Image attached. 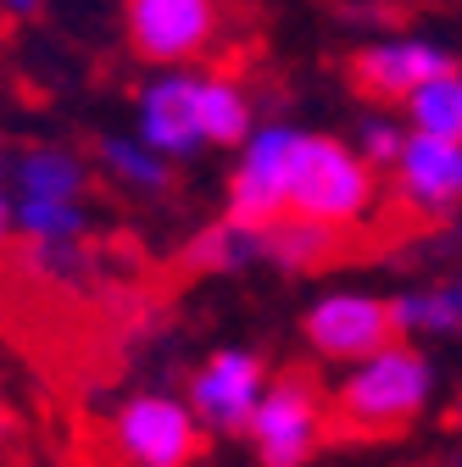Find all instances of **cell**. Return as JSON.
Listing matches in <instances>:
<instances>
[{"mask_svg": "<svg viewBox=\"0 0 462 467\" xmlns=\"http://www.w3.org/2000/svg\"><path fill=\"white\" fill-rule=\"evenodd\" d=\"M435 400V362L424 345L395 339L373 357L352 362L329 384V440H395L407 434Z\"/></svg>", "mask_w": 462, "mask_h": 467, "instance_id": "cell-1", "label": "cell"}, {"mask_svg": "<svg viewBox=\"0 0 462 467\" xmlns=\"http://www.w3.org/2000/svg\"><path fill=\"white\" fill-rule=\"evenodd\" d=\"M373 206H379V172L357 156V145L307 129L290 167V212L352 240L373 217Z\"/></svg>", "mask_w": 462, "mask_h": 467, "instance_id": "cell-2", "label": "cell"}, {"mask_svg": "<svg viewBox=\"0 0 462 467\" xmlns=\"http://www.w3.org/2000/svg\"><path fill=\"white\" fill-rule=\"evenodd\" d=\"M246 440L262 467H307L329 440V389L301 368H284L278 379H268Z\"/></svg>", "mask_w": 462, "mask_h": 467, "instance_id": "cell-3", "label": "cell"}, {"mask_svg": "<svg viewBox=\"0 0 462 467\" xmlns=\"http://www.w3.org/2000/svg\"><path fill=\"white\" fill-rule=\"evenodd\" d=\"M106 445L123 467H195L206 451V429L190 412V400H173L162 389H140L111 412Z\"/></svg>", "mask_w": 462, "mask_h": 467, "instance_id": "cell-4", "label": "cell"}, {"mask_svg": "<svg viewBox=\"0 0 462 467\" xmlns=\"http://www.w3.org/2000/svg\"><path fill=\"white\" fill-rule=\"evenodd\" d=\"M301 134L307 129H296V123H257V134L235 156V172H228V195H223L228 217L268 228L290 212V167H296Z\"/></svg>", "mask_w": 462, "mask_h": 467, "instance_id": "cell-5", "label": "cell"}, {"mask_svg": "<svg viewBox=\"0 0 462 467\" xmlns=\"http://www.w3.org/2000/svg\"><path fill=\"white\" fill-rule=\"evenodd\" d=\"M301 339L318 362H362L373 350L395 345V317H390V301L384 296H368V289H329L318 296L301 317Z\"/></svg>", "mask_w": 462, "mask_h": 467, "instance_id": "cell-6", "label": "cell"}, {"mask_svg": "<svg viewBox=\"0 0 462 467\" xmlns=\"http://www.w3.org/2000/svg\"><path fill=\"white\" fill-rule=\"evenodd\" d=\"M123 28L134 56L156 67H190L223 34L217 0H123Z\"/></svg>", "mask_w": 462, "mask_h": 467, "instance_id": "cell-7", "label": "cell"}, {"mask_svg": "<svg viewBox=\"0 0 462 467\" xmlns=\"http://www.w3.org/2000/svg\"><path fill=\"white\" fill-rule=\"evenodd\" d=\"M262 395H268V362L246 345L212 350L190 373V412L201 418V429H217V434H246Z\"/></svg>", "mask_w": 462, "mask_h": 467, "instance_id": "cell-8", "label": "cell"}, {"mask_svg": "<svg viewBox=\"0 0 462 467\" xmlns=\"http://www.w3.org/2000/svg\"><path fill=\"white\" fill-rule=\"evenodd\" d=\"M134 134L162 156V161H190L206 150L201 129V67H162L140 89V123Z\"/></svg>", "mask_w": 462, "mask_h": 467, "instance_id": "cell-9", "label": "cell"}, {"mask_svg": "<svg viewBox=\"0 0 462 467\" xmlns=\"http://www.w3.org/2000/svg\"><path fill=\"white\" fill-rule=\"evenodd\" d=\"M457 67V56L446 50V45H435V39H424V34H384V39H373V45H362L357 56H352V84L368 95V100H384V106H407L429 78H440V73H451Z\"/></svg>", "mask_w": 462, "mask_h": 467, "instance_id": "cell-10", "label": "cell"}, {"mask_svg": "<svg viewBox=\"0 0 462 467\" xmlns=\"http://www.w3.org/2000/svg\"><path fill=\"white\" fill-rule=\"evenodd\" d=\"M390 190L413 217L462 212V145L435 140V134H407V145L390 167Z\"/></svg>", "mask_w": 462, "mask_h": 467, "instance_id": "cell-11", "label": "cell"}, {"mask_svg": "<svg viewBox=\"0 0 462 467\" xmlns=\"http://www.w3.org/2000/svg\"><path fill=\"white\" fill-rule=\"evenodd\" d=\"M95 267H100V256L84 240H23V251H17V273L68 301L95 296V278H100Z\"/></svg>", "mask_w": 462, "mask_h": 467, "instance_id": "cell-12", "label": "cell"}, {"mask_svg": "<svg viewBox=\"0 0 462 467\" xmlns=\"http://www.w3.org/2000/svg\"><path fill=\"white\" fill-rule=\"evenodd\" d=\"M345 251H352V240L323 223H307L296 212H284L278 223L262 228V262L278 267V273H318L329 262H340Z\"/></svg>", "mask_w": 462, "mask_h": 467, "instance_id": "cell-13", "label": "cell"}, {"mask_svg": "<svg viewBox=\"0 0 462 467\" xmlns=\"http://www.w3.org/2000/svg\"><path fill=\"white\" fill-rule=\"evenodd\" d=\"M179 267L184 273H246V267H262V228H251V223L223 212V217L201 223L184 240Z\"/></svg>", "mask_w": 462, "mask_h": 467, "instance_id": "cell-14", "label": "cell"}, {"mask_svg": "<svg viewBox=\"0 0 462 467\" xmlns=\"http://www.w3.org/2000/svg\"><path fill=\"white\" fill-rule=\"evenodd\" d=\"M390 317H395V334L401 339H446V334H462V273L440 278V284H413L390 296Z\"/></svg>", "mask_w": 462, "mask_h": 467, "instance_id": "cell-15", "label": "cell"}, {"mask_svg": "<svg viewBox=\"0 0 462 467\" xmlns=\"http://www.w3.org/2000/svg\"><path fill=\"white\" fill-rule=\"evenodd\" d=\"M89 190V161L68 145H34L12 161V195L34 201H84Z\"/></svg>", "mask_w": 462, "mask_h": 467, "instance_id": "cell-16", "label": "cell"}, {"mask_svg": "<svg viewBox=\"0 0 462 467\" xmlns=\"http://www.w3.org/2000/svg\"><path fill=\"white\" fill-rule=\"evenodd\" d=\"M201 129H206V150H240L257 134V100L246 95L240 78L228 73H201Z\"/></svg>", "mask_w": 462, "mask_h": 467, "instance_id": "cell-17", "label": "cell"}, {"mask_svg": "<svg viewBox=\"0 0 462 467\" xmlns=\"http://www.w3.org/2000/svg\"><path fill=\"white\" fill-rule=\"evenodd\" d=\"M95 161L106 167V179H118L123 190H140V195H162L173 184V161H162L140 134H100Z\"/></svg>", "mask_w": 462, "mask_h": 467, "instance_id": "cell-18", "label": "cell"}, {"mask_svg": "<svg viewBox=\"0 0 462 467\" xmlns=\"http://www.w3.org/2000/svg\"><path fill=\"white\" fill-rule=\"evenodd\" d=\"M407 129H413V134H435V140H457V145H462V67L429 78V84L407 100Z\"/></svg>", "mask_w": 462, "mask_h": 467, "instance_id": "cell-19", "label": "cell"}, {"mask_svg": "<svg viewBox=\"0 0 462 467\" xmlns=\"http://www.w3.org/2000/svg\"><path fill=\"white\" fill-rule=\"evenodd\" d=\"M89 206L84 201H34L17 195V240H84Z\"/></svg>", "mask_w": 462, "mask_h": 467, "instance_id": "cell-20", "label": "cell"}, {"mask_svg": "<svg viewBox=\"0 0 462 467\" xmlns=\"http://www.w3.org/2000/svg\"><path fill=\"white\" fill-rule=\"evenodd\" d=\"M407 123H395L390 111H368L362 123H357V134H352V145H357V156L373 167V172H390L395 167V156H401V145H407Z\"/></svg>", "mask_w": 462, "mask_h": 467, "instance_id": "cell-21", "label": "cell"}, {"mask_svg": "<svg viewBox=\"0 0 462 467\" xmlns=\"http://www.w3.org/2000/svg\"><path fill=\"white\" fill-rule=\"evenodd\" d=\"M12 240H17V195L0 179V245H12Z\"/></svg>", "mask_w": 462, "mask_h": 467, "instance_id": "cell-22", "label": "cell"}, {"mask_svg": "<svg viewBox=\"0 0 462 467\" xmlns=\"http://www.w3.org/2000/svg\"><path fill=\"white\" fill-rule=\"evenodd\" d=\"M0 12L17 17V23H28V17H39V12H45V0H0Z\"/></svg>", "mask_w": 462, "mask_h": 467, "instance_id": "cell-23", "label": "cell"}]
</instances>
